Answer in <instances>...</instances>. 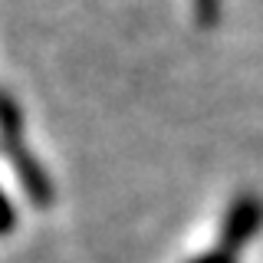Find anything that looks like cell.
<instances>
[{"label":"cell","mask_w":263,"mask_h":263,"mask_svg":"<svg viewBox=\"0 0 263 263\" xmlns=\"http://www.w3.org/2000/svg\"><path fill=\"white\" fill-rule=\"evenodd\" d=\"M191 263H234V253H227V250H214V253H201V257H194Z\"/></svg>","instance_id":"cell-4"},{"label":"cell","mask_w":263,"mask_h":263,"mask_svg":"<svg viewBox=\"0 0 263 263\" xmlns=\"http://www.w3.org/2000/svg\"><path fill=\"white\" fill-rule=\"evenodd\" d=\"M10 227H13V208H10V201L4 197V191H0V234H7Z\"/></svg>","instance_id":"cell-3"},{"label":"cell","mask_w":263,"mask_h":263,"mask_svg":"<svg viewBox=\"0 0 263 263\" xmlns=\"http://www.w3.org/2000/svg\"><path fill=\"white\" fill-rule=\"evenodd\" d=\"M194 16L201 27H214L220 16V0H194Z\"/></svg>","instance_id":"cell-2"},{"label":"cell","mask_w":263,"mask_h":263,"mask_svg":"<svg viewBox=\"0 0 263 263\" xmlns=\"http://www.w3.org/2000/svg\"><path fill=\"white\" fill-rule=\"evenodd\" d=\"M263 227V204L253 194H240L230 211L224 214V224H220V250L237 253L240 247H247L253 240V234Z\"/></svg>","instance_id":"cell-1"}]
</instances>
